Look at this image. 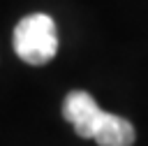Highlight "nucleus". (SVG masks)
Returning a JSON list of instances; mask_svg holds the SVG:
<instances>
[{
	"label": "nucleus",
	"instance_id": "obj_2",
	"mask_svg": "<svg viewBox=\"0 0 148 146\" xmlns=\"http://www.w3.org/2000/svg\"><path fill=\"white\" fill-rule=\"evenodd\" d=\"M14 51L28 65H46L58 51V30L49 14H28L14 28Z\"/></svg>",
	"mask_w": 148,
	"mask_h": 146
},
{
	"label": "nucleus",
	"instance_id": "obj_1",
	"mask_svg": "<svg viewBox=\"0 0 148 146\" xmlns=\"http://www.w3.org/2000/svg\"><path fill=\"white\" fill-rule=\"evenodd\" d=\"M62 116L79 137L95 139L99 146H132L134 127L127 118L102 111L95 97L86 90H72L62 102Z\"/></svg>",
	"mask_w": 148,
	"mask_h": 146
}]
</instances>
